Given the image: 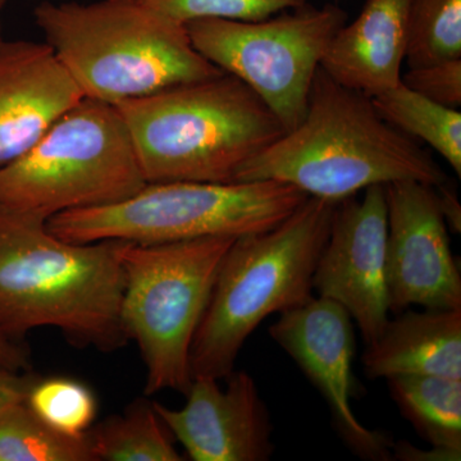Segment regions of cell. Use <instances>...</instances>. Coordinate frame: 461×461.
<instances>
[{
    "label": "cell",
    "instance_id": "d4e9b609",
    "mask_svg": "<svg viewBox=\"0 0 461 461\" xmlns=\"http://www.w3.org/2000/svg\"><path fill=\"white\" fill-rule=\"evenodd\" d=\"M38 375L0 366V418L17 403L26 402Z\"/></svg>",
    "mask_w": 461,
    "mask_h": 461
},
{
    "label": "cell",
    "instance_id": "5bb4252c",
    "mask_svg": "<svg viewBox=\"0 0 461 461\" xmlns=\"http://www.w3.org/2000/svg\"><path fill=\"white\" fill-rule=\"evenodd\" d=\"M83 98L47 42L0 38V168Z\"/></svg>",
    "mask_w": 461,
    "mask_h": 461
},
{
    "label": "cell",
    "instance_id": "7a4b0ae2",
    "mask_svg": "<svg viewBox=\"0 0 461 461\" xmlns=\"http://www.w3.org/2000/svg\"><path fill=\"white\" fill-rule=\"evenodd\" d=\"M250 181L282 182L339 203L375 185L417 181L438 187L447 175L429 150L378 114L372 98L320 67L302 122L240 169L236 182Z\"/></svg>",
    "mask_w": 461,
    "mask_h": 461
},
{
    "label": "cell",
    "instance_id": "83f0119b",
    "mask_svg": "<svg viewBox=\"0 0 461 461\" xmlns=\"http://www.w3.org/2000/svg\"><path fill=\"white\" fill-rule=\"evenodd\" d=\"M7 2H8V0H0V9L5 7V3H7Z\"/></svg>",
    "mask_w": 461,
    "mask_h": 461
},
{
    "label": "cell",
    "instance_id": "f1b7e54d",
    "mask_svg": "<svg viewBox=\"0 0 461 461\" xmlns=\"http://www.w3.org/2000/svg\"><path fill=\"white\" fill-rule=\"evenodd\" d=\"M0 38H2V33H0Z\"/></svg>",
    "mask_w": 461,
    "mask_h": 461
},
{
    "label": "cell",
    "instance_id": "8fae6325",
    "mask_svg": "<svg viewBox=\"0 0 461 461\" xmlns=\"http://www.w3.org/2000/svg\"><path fill=\"white\" fill-rule=\"evenodd\" d=\"M387 202L384 185L336 206L329 239L313 276V291L345 309L366 345L377 341L390 314L387 272Z\"/></svg>",
    "mask_w": 461,
    "mask_h": 461
},
{
    "label": "cell",
    "instance_id": "7402d4cb",
    "mask_svg": "<svg viewBox=\"0 0 461 461\" xmlns=\"http://www.w3.org/2000/svg\"><path fill=\"white\" fill-rule=\"evenodd\" d=\"M25 402L50 429L75 438L86 435L98 414L94 391L65 375L36 379Z\"/></svg>",
    "mask_w": 461,
    "mask_h": 461
},
{
    "label": "cell",
    "instance_id": "52a82bcc",
    "mask_svg": "<svg viewBox=\"0 0 461 461\" xmlns=\"http://www.w3.org/2000/svg\"><path fill=\"white\" fill-rule=\"evenodd\" d=\"M235 238L140 244L122 241L121 321L144 362L147 396L172 390L186 395L193 382L191 346Z\"/></svg>",
    "mask_w": 461,
    "mask_h": 461
},
{
    "label": "cell",
    "instance_id": "e0dca14e",
    "mask_svg": "<svg viewBox=\"0 0 461 461\" xmlns=\"http://www.w3.org/2000/svg\"><path fill=\"white\" fill-rule=\"evenodd\" d=\"M391 397L412 429L446 460H460L461 379L396 375L387 379Z\"/></svg>",
    "mask_w": 461,
    "mask_h": 461
},
{
    "label": "cell",
    "instance_id": "ba28073f",
    "mask_svg": "<svg viewBox=\"0 0 461 461\" xmlns=\"http://www.w3.org/2000/svg\"><path fill=\"white\" fill-rule=\"evenodd\" d=\"M306 199L277 181L160 182L115 204L56 215L47 226L58 238L80 244L238 239L278 226Z\"/></svg>",
    "mask_w": 461,
    "mask_h": 461
},
{
    "label": "cell",
    "instance_id": "6da1fadb",
    "mask_svg": "<svg viewBox=\"0 0 461 461\" xmlns=\"http://www.w3.org/2000/svg\"><path fill=\"white\" fill-rule=\"evenodd\" d=\"M121 245L67 241L47 222L0 205V336L21 344L33 330L54 329L78 348L127 345Z\"/></svg>",
    "mask_w": 461,
    "mask_h": 461
},
{
    "label": "cell",
    "instance_id": "ac0fdd59",
    "mask_svg": "<svg viewBox=\"0 0 461 461\" xmlns=\"http://www.w3.org/2000/svg\"><path fill=\"white\" fill-rule=\"evenodd\" d=\"M94 461H181L176 439L153 402L138 399L86 433Z\"/></svg>",
    "mask_w": 461,
    "mask_h": 461
},
{
    "label": "cell",
    "instance_id": "44dd1931",
    "mask_svg": "<svg viewBox=\"0 0 461 461\" xmlns=\"http://www.w3.org/2000/svg\"><path fill=\"white\" fill-rule=\"evenodd\" d=\"M461 58V0H411L409 68Z\"/></svg>",
    "mask_w": 461,
    "mask_h": 461
},
{
    "label": "cell",
    "instance_id": "5b68a950",
    "mask_svg": "<svg viewBox=\"0 0 461 461\" xmlns=\"http://www.w3.org/2000/svg\"><path fill=\"white\" fill-rule=\"evenodd\" d=\"M339 203L313 198L284 222L230 245L191 346V375L224 379L267 317L313 296V276Z\"/></svg>",
    "mask_w": 461,
    "mask_h": 461
},
{
    "label": "cell",
    "instance_id": "2e32d148",
    "mask_svg": "<svg viewBox=\"0 0 461 461\" xmlns=\"http://www.w3.org/2000/svg\"><path fill=\"white\" fill-rule=\"evenodd\" d=\"M366 377L441 375L461 379V309L402 312L363 355Z\"/></svg>",
    "mask_w": 461,
    "mask_h": 461
},
{
    "label": "cell",
    "instance_id": "4316f807",
    "mask_svg": "<svg viewBox=\"0 0 461 461\" xmlns=\"http://www.w3.org/2000/svg\"><path fill=\"white\" fill-rule=\"evenodd\" d=\"M436 189L446 223H447V226L453 227L457 232H460L461 206L459 199H457L456 191L453 187L448 186V181L441 185V186L436 187Z\"/></svg>",
    "mask_w": 461,
    "mask_h": 461
},
{
    "label": "cell",
    "instance_id": "4fadbf2b",
    "mask_svg": "<svg viewBox=\"0 0 461 461\" xmlns=\"http://www.w3.org/2000/svg\"><path fill=\"white\" fill-rule=\"evenodd\" d=\"M221 379L195 377L186 403L171 409L153 402L176 441L194 461H268L275 445L268 408L256 381L245 371Z\"/></svg>",
    "mask_w": 461,
    "mask_h": 461
},
{
    "label": "cell",
    "instance_id": "7c38bea8",
    "mask_svg": "<svg viewBox=\"0 0 461 461\" xmlns=\"http://www.w3.org/2000/svg\"><path fill=\"white\" fill-rule=\"evenodd\" d=\"M342 306L312 296L281 314L269 336L320 391L329 403L333 424L345 445L364 460L391 459L390 438L363 426L351 411L355 335Z\"/></svg>",
    "mask_w": 461,
    "mask_h": 461
},
{
    "label": "cell",
    "instance_id": "9a60e30c",
    "mask_svg": "<svg viewBox=\"0 0 461 461\" xmlns=\"http://www.w3.org/2000/svg\"><path fill=\"white\" fill-rule=\"evenodd\" d=\"M409 7L411 0H366L330 42L321 69L369 98L395 87L408 50Z\"/></svg>",
    "mask_w": 461,
    "mask_h": 461
},
{
    "label": "cell",
    "instance_id": "cb8c5ba5",
    "mask_svg": "<svg viewBox=\"0 0 461 461\" xmlns=\"http://www.w3.org/2000/svg\"><path fill=\"white\" fill-rule=\"evenodd\" d=\"M402 84L433 102L459 109L461 105V58L409 68Z\"/></svg>",
    "mask_w": 461,
    "mask_h": 461
},
{
    "label": "cell",
    "instance_id": "ffe728a7",
    "mask_svg": "<svg viewBox=\"0 0 461 461\" xmlns=\"http://www.w3.org/2000/svg\"><path fill=\"white\" fill-rule=\"evenodd\" d=\"M0 461H94L89 439L50 429L25 402L0 418Z\"/></svg>",
    "mask_w": 461,
    "mask_h": 461
},
{
    "label": "cell",
    "instance_id": "484cf974",
    "mask_svg": "<svg viewBox=\"0 0 461 461\" xmlns=\"http://www.w3.org/2000/svg\"><path fill=\"white\" fill-rule=\"evenodd\" d=\"M0 366L12 371H30V355L23 344H16L0 336Z\"/></svg>",
    "mask_w": 461,
    "mask_h": 461
},
{
    "label": "cell",
    "instance_id": "9c48e42d",
    "mask_svg": "<svg viewBox=\"0 0 461 461\" xmlns=\"http://www.w3.org/2000/svg\"><path fill=\"white\" fill-rule=\"evenodd\" d=\"M259 21L202 18L187 23L194 48L263 100L285 131L304 118L315 72L348 21L338 5H305Z\"/></svg>",
    "mask_w": 461,
    "mask_h": 461
},
{
    "label": "cell",
    "instance_id": "8992f818",
    "mask_svg": "<svg viewBox=\"0 0 461 461\" xmlns=\"http://www.w3.org/2000/svg\"><path fill=\"white\" fill-rule=\"evenodd\" d=\"M147 184L117 107L83 98L0 168V205L48 222L122 202Z\"/></svg>",
    "mask_w": 461,
    "mask_h": 461
},
{
    "label": "cell",
    "instance_id": "603a6c76",
    "mask_svg": "<svg viewBox=\"0 0 461 461\" xmlns=\"http://www.w3.org/2000/svg\"><path fill=\"white\" fill-rule=\"evenodd\" d=\"M165 16L186 25L202 18L259 21L302 7L305 0H138Z\"/></svg>",
    "mask_w": 461,
    "mask_h": 461
},
{
    "label": "cell",
    "instance_id": "30bf717a",
    "mask_svg": "<svg viewBox=\"0 0 461 461\" xmlns=\"http://www.w3.org/2000/svg\"><path fill=\"white\" fill-rule=\"evenodd\" d=\"M386 272L390 312L411 306L461 309V276L435 186L417 181L384 186Z\"/></svg>",
    "mask_w": 461,
    "mask_h": 461
},
{
    "label": "cell",
    "instance_id": "3957f363",
    "mask_svg": "<svg viewBox=\"0 0 461 461\" xmlns=\"http://www.w3.org/2000/svg\"><path fill=\"white\" fill-rule=\"evenodd\" d=\"M33 20L85 98L115 105L223 72L184 23L138 0H44Z\"/></svg>",
    "mask_w": 461,
    "mask_h": 461
},
{
    "label": "cell",
    "instance_id": "277c9868",
    "mask_svg": "<svg viewBox=\"0 0 461 461\" xmlns=\"http://www.w3.org/2000/svg\"><path fill=\"white\" fill-rule=\"evenodd\" d=\"M115 107L148 184L236 182L251 158L286 132L263 100L226 72Z\"/></svg>",
    "mask_w": 461,
    "mask_h": 461
},
{
    "label": "cell",
    "instance_id": "d6986e66",
    "mask_svg": "<svg viewBox=\"0 0 461 461\" xmlns=\"http://www.w3.org/2000/svg\"><path fill=\"white\" fill-rule=\"evenodd\" d=\"M378 114L412 140L435 149L457 177L461 176V113L400 83L373 96Z\"/></svg>",
    "mask_w": 461,
    "mask_h": 461
}]
</instances>
